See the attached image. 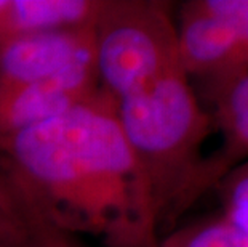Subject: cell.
Masks as SVG:
<instances>
[{"mask_svg":"<svg viewBox=\"0 0 248 247\" xmlns=\"http://www.w3.org/2000/svg\"><path fill=\"white\" fill-rule=\"evenodd\" d=\"M0 173L28 220L103 247L160 244L154 194L104 88L0 143Z\"/></svg>","mask_w":248,"mask_h":247,"instance_id":"obj_1","label":"cell"},{"mask_svg":"<svg viewBox=\"0 0 248 247\" xmlns=\"http://www.w3.org/2000/svg\"><path fill=\"white\" fill-rule=\"evenodd\" d=\"M115 103L124 133L151 185L162 227L195 202L203 145L213 130L212 115L200 104L183 67Z\"/></svg>","mask_w":248,"mask_h":247,"instance_id":"obj_2","label":"cell"},{"mask_svg":"<svg viewBox=\"0 0 248 247\" xmlns=\"http://www.w3.org/2000/svg\"><path fill=\"white\" fill-rule=\"evenodd\" d=\"M94 47L99 81L115 101L183 67L176 21L159 0H103Z\"/></svg>","mask_w":248,"mask_h":247,"instance_id":"obj_3","label":"cell"},{"mask_svg":"<svg viewBox=\"0 0 248 247\" xmlns=\"http://www.w3.org/2000/svg\"><path fill=\"white\" fill-rule=\"evenodd\" d=\"M179 61L189 81L203 83L208 98L248 71V60L231 26L200 0L183 5L176 23Z\"/></svg>","mask_w":248,"mask_h":247,"instance_id":"obj_4","label":"cell"},{"mask_svg":"<svg viewBox=\"0 0 248 247\" xmlns=\"http://www.w3.org/2000/svg\"><path fill=\"white\" fill-rule=\"evenodd\" d=\"M96 65L94 26L42 33L0 47V93Z\"/></svg>","mask_w":248,"mask_h":247,"instance_id":"obj_5","label":"cell"},{"mask_svg":"<svg viewBox=\"0 0 248 247\" xmlns=\"http://www.w3.org/2000/svg\"><path fill=\"white\" fill-rule=\"evenodd\" d=\"M101 88L96 65H90L0 93V143L60 117Z\"/></svg>","mask_w":248,"mask_h":247,"instance_id":"obj_6","label":"cell"},{"mask_svg":"<svg viewBox=\"0 0 248 247\" xmlns=\"http://www.w3.org/2000/svg\"><path fill=\"white\" fill-rule=\"evenodd\" d=\"M210 101L213 130L221 135V143L218 149L203 157L195 183V201L213 190L231 169L248 159V71Z\"/></svg>","mask_w":248,"mask_h":247,"instance_id":"obj_7","label":"cell"},{"mask_svg":"<svg viewBox=\"0 0 248 247\" xmlns=\"http://www.w3.org/2000/svg\"><path fill=\"white\" fill-rule=\"evenodd\" d=\"M103 0H0V47L28 35L94 26Z\"/></svg>","mask_w":248,"mask_h":247,"instance_id":"obj_8","label":"cell"},{"mask_svg":"<svg viewBox=\"0 0 248 247\" xmlns=\"http://www.w3.org/2000/svg\"><path fill=\"white\" fill-rule=\"evenodd\" d=\"M159 247H248V236L218 215L171 231Z\"/></svg>","mask_w":248,"mask_h":247,"instance_id":"obj_9","label":"cell"},{"mask_svg":"<svg viewBox=\"0 0 248 247\" xmlns=\"http://www.w3.org/2000/svg\"><path fill=\"white\" fill-rule=\"evenodd\" d=\"M215 190L223 207L221 217L248 236V159L226 173Z\"/></svg>","mask_w":248,"mask_h":247,"instance_id":"obj_10","label":"cell"},{"mask_svg":"<svg viewBox=\"0 0 248 247\" xmlns=\"http://www.w3.org/2000/svg\"><path fill=\"white\" fill-rule=\"evenodd\" d=\"M29 222L0 173V247H26Z\"/></svg>","mask_w":248,"mask_h":247,"instance_id":"obj_11","label":"cell"},{"mask_svg":"<svg viewBox=\"0 0 248 247\" xmlns=\"http://www.w3.org/2000/svg\"><path fill=\"white\" fill-rule=\"evenodd\" d=\"M210 13L226 21L239 39L248 60V0H200Z\"/></svg>","mask_w":248,"mask_h":247,"instance_id":"obj_12","label":"cell"},{"mask_svg":"<svg viewBox=\"0 0 248 247\" xmlns=\"http://www.w3.org/2000/svg\"><path fill=\"white\" fill-rule=\"evenodd\" d=\"M29 222V239L26 247H87L82 239L76 236L61 233V231L53 230L46 225Z\"/></svg>","mask_w":248,"mask_h":247,"instance_id":"obj_13","label":"cell"}]
</instances>
